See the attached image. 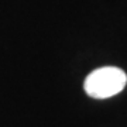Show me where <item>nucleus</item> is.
<instances>
[{"mask_svg": "<svg viewBox=\"0 0 127 127\" xmlns=\"http://www.w3.org/2000/svg\"><path fill=\"white\" fill-rule=\"evenodd\" d=\"M126 83L127 75L123 69L116 66H103L88 75L83 88L91 97L107 99L120 93Z\"/></svg>", "mask_w": 127, "mask_h": 127, "instance_id": "nucleus-1", "label": "nucleus"}]
</instances>
